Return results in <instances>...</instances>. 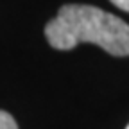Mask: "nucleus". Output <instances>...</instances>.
<instances>
[{
    "instance_id": "nucleus-1",
    "label": "nucleus",
    "mask_w": 129,
    "mask_h": 129,
    "mask_svg": "<svg viewBox=\"0 0 129 129\" xmlns=\"http://www.w3.org/2000/svg\"><path fill=\"white\" fill-rule=\"evenodd\" d=\"M45 38L57 50H70L79 43H93L111 56H129V25L93 6H63L56 18L45 25Z\"/></svg>"
},
{
    "instance_id": "nucleus-2",
    "label": "nucleus",
    "mask_w": 129,
    "mask_h": 129,
    "mask_svg": "<svg viewBox=\"0 0 129 129\" xmlns=\"http://www.w3.org/2000/svg\"><path fill=\"white\" fill-rule=\"evenodd\" d=\"M0 129H18L14 118L7 111H2V109H0Z\"/></svg>"
},
{
    "instance_id": "nucleus-3",
    "label": "nucleus",
    "mask_w": 129,
    "mask_h": 129,
    "mask_svg": "<svg viewBox=\"0 0 129 129\" xmlns=\"http://www.w3.org/2000/svg\"><path fill=\"white\" fill-rule=\"evenodd\" d=\"M109 2L115 6V7H118V9L129 13V0H109Z\"/></svg>"
},
{
    "instance_id": "nucleus-4",
    "label": "nucleus",
    "mask_w": 129,
    "mask_h": 129,
    "mask_svg": "<svg viewBox=\"0 0 129 129\" xmlns=\"http://www.w3.org/2000/svg\"><path fill=\"white\" fill-rule=\"evenodd\" d=\"M125 129H129V124H127V127H125Z\"/></svg>"
}]
</instances>
